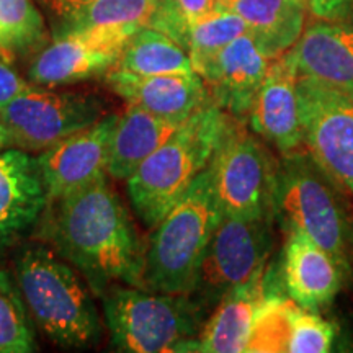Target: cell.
Here are the masks:
<instances>
[{
	"label": "cell",
	"mask_w": 353,
	"mask_h": 353,
	"mask_svg": "<svg viewBox=\"0 0 353 353\" xmlns=\"http://www.w3.org/2000/svg\"><path fill=\"white\" fill-rule=\"evenodd\" d=\"M38 226L41 241L77 268L95 296L120 283L139 286L144 247L107 175L48 203Z\"/></svg>",
	"instance_id": "cell-1"
},
{
	"label": "cell",
	"mask_w": 353,
	"mask_h": 353,
	"mask_svg": "<svg viewBox=\"0 0 353 353\" xmlns=\"http://www.w3.org/2000/svg\"><path fill=\"white\" fill-rule=\"evenodd\" d=\"M13 276L44 337L69 350L99 345L103 327L94 291L52 247L41 242L21 245L13 259Z\"/></svg>",
	"instance_id": "cell-2"
},
{
	"label": "cell",
	"mask_w": 353,
	"mask_h": 353,
	"mask_svg": "<svg viewBox=\"0 0 353 353\" xmlns=\"http://www.w3.org/2000/svg\"><path fill=\"white\" fill-rule=\"evenodd\" d=\"M231 114L208 99L126 180L138 218L154 228L210 165Z\"/></svg>",
	"instance_id": "cell-3"
},
{
	"label": "cell",
	"mask_w": 353,
	"mask_h": 353,
	"mask_svg": "<svg viewBox=\"0 0 353 353\" xmlns=\"http://www.w3.org/2000/svg\"><path fill=\"white\" fill-rule=\"evenodd\" d=\"M206 167L176 205L154 226L143 249L139 288L190 294L198 267L223 219Z\"/></svg>",
	"instance_id": "cell-4"
},
{
	"label": "cell",
	"mask_w": 353,
	"mask_h": 353,
	"mask_svg": "<svg viewBox=\"0 0 353 353\" xmlns=\"http://www.w3.org/2000/svg\"><path fill=\"white\" fill-rule=\"evenodd\" d=\"M273 218L288 231L306 234L342 265L353 268V223L342 187L307 151L281 156L278 162Z\"/></svg>",
	"instance_id": "cell-5"
},
{
	"label": "cell",
	"mask_w": 353,
	"mask_h": 353,
	"mask_svg": "<svg viewBox=\"0 0 353 353\" xmlns=\"http://www.w3.org/2000/svg\"><path fill=\"white\" fill-rule=\"evenodd\" d=\"M112 347L126 353L198 352L206 309L192 294L117 285L101 296Z\"/></svg>",
	"instance_id": "cell-6"
},
{
	"label": "cell",
	"mask_w": 353,
	"mask_h": 353,
	"mask_svg": "<svg viewBox=\"0 0 353 353\" xmlns=\"http://www.w3.org/2000/svg\"><path fill=\"white\" fill-rule=\"evenodd\" d=\"M208 169L223 214L273 216L278 161L249 131L247 120L229 117Z\"/></svg>",
	"instance_id": "cell-7"
},
{
	"label": "cell",
	"mask_w": 353,
	"mask_h": 353,
	"mask_svg": "<svg viewBox=\"0 0 353 353\" xmlns=\"http://www.w3.org/2000/svg\"><path fill=\"white\" fill-rule=\"evenodd\" d=\"M273 216H223L206 247L190 293L206 311L229 291L267 270L273 247Z\"/></svg>",
	"instance_id": "cell-8"
},
{
	"label": "cell",
	"mask_w": 353,
	"mask_h": 353,
	"mask_svg": "<svg viewBox=\"0 0 353 353\" xmlns=\"http://www.w3.org/2000/svg\"><path fill=\"white\" fill-rule=\"evenodd\" d=\"M105 117L99 97L81 92H51L33 85L0 107V120L13 145L26 152H41Z\"/></svg>",
	"instance_id": "cell-9"
},
{
	"label": "cell",
	"mask_w": 353,
	"mask_h": 353,
	"mask_svg": "<svg viewBox=\"0 0 353 353\" xmlns=\"http://www.w3.org/2000/svg\"><path fill=\"white\" fill-rule=\"evenodd\" d=\"M303 145L353 196V100L299 74Z\"/></svg>",
	"instance_id": "cell-10"
},
{
	"label": "cell",
	"mask_w": 353,
	"mask_h": 353,
	"mask_svg": "<svg viewBox=\"0 0 353 353\" xmlns=\"http://www.w3.org/2000/svg\"><path fill=\"white\" fill-rule=\"evenodd\" d=\"M118 114H105L94 125L57 141L41 151V169L48 203L77 192L107 175L110 141Z\"/></svg>",
	"instance_id": "cell-11"
},
{
	"label": "cell",
	"mask_w": 353,
	"mask_h": 353,
	"mask_svg": "<svg viewBox=\"0 0 353 353\" xmlns=\"http://www.w3.org/2000/svg\"><path fill=\"white\" fill-rule=\"evenodd\" d=\"M299 69L293 51L272 59L247 123L255 134L270 143L281 156L303 145L298 95Z\"/></svg>",
	"instance_id": "cell-12"
},
{
	"label": "cell",
	"mask_w": 353,
	"mask_h": 353,
	"mask_svg": "<svg viewBox=\"0 0 353 353\" xmlns=\"http://www.w3.org/2000/svg\"><path fill=\"white\" fill-rule=\"evenodd\" d=\"M48 206L38 157L23 149H0V255L19 244Z\"/></svg>",
	"instance_id": "cell-13"
},
{
	"label": "cell",
	"mask_w": 353,
	"mask_h": 353,
	"mask_svg": "<svg viewBox=\"0 0 353 353\" xmlns=\"http://www.w3.org/2000/svg\"><path fill=\"white\" fill-rule=\"evenodd\" d=\"M270 63L254 38L244 33L223 48L198 74L206 83L211 101L231 117L247 120Z\"/></svg>",
	"instance_id": "cell-14"
},
{
	"label": "cell",
	"mask_w": 353,
	"mask_h": 353,
	"mask_svg": "<svg viewBox=\"0 0 353 353\" xmlns=\"http://www.w3.org/2000/svg\"><path fill=\"white\" fill-rule=\"evenodd\" d=\"M281 250L278 285L298 306L319 311L334 301L347 280L341 263L299 231H288Z\"/></svg>",
	"instance_id": "cell-15"
},
{
	"label": "cell",
	"mask_w": 353,
	"mask_h": 353,
	"mask_svg": "<svg viewBox=\"0 0 353 353\" xmlns=\"http://www.w3.org/2000/svg\"><path fill=\"white\" fill-rule=\"evenodd\" d=\"M105 82L110 90L128 105H134L175 123H183L210 99L205 81L195 70L138 76L112 69L105 76Z\"/></svg>",
	"instance_id": "cell-16"
},
{
	"label": "cell",
	"mask_w": 353,
	"mask_h": 353,
	"mask_svg": "<svg viewBox=\"0 0 353 353\" xmlns=\"http://www.w3.org/2000/svg\"><path fill=\"white\" fill-rule=\"evenodd\" d=\"M299 74L353 100V21L321 20L309 25L291 48Z\"/></svg>",
	"instance_id": "cell-17"
},
{
	"label": "cell",
	"mask_w": 353,
	"mask_h": 353,
	"mask_svg": "<svg viewBox=\"0 0 353 353\" xmlns=\"http://www.w3.org/2000/svg\"><path fill=\"white\" fill-rule=\"evenodd\" d=\"M120 54L92 43L82 34L52 38L38 51L30 64L28 79L33 85L61 87L107 76Z\"/></svg>",
	"instance_id": "cell-18"
},
{
	"label": "cell",
	"mask_w": 353,
	"mask_h": 353,
	"mask_svg": "<svg viewBox=\"0 0 353 353\" xmlns=\"http://www.w3.org/2000/svg\"><path fill=\"white\" fill-rule=\"evenodd\" d=\"M268 288V267L257 276L224 294L203 324L198 352L242 353L249 343L255 314Z\"/></svg>",
	"instance_id": "cell-19"
},
{
	"label": "cell",
	"mask_w": 353,
	"mask_h": 353,
	"mask_svg": "<svg viewBox=\"0 0 353 353\" xmlns=\"http://www.w3.org/2000/svg\"><path fill=\"white\" fill-rule=\"evenodd\" d=\"M157 0H94L52 30V38L81 33L100 46L121 52L141 28L149 26Z\"/></svg>",
	"instance_id": "cell-20"
},
{
	"label": "cell",
	"mask_w": 353,
	"mask_h": 353,
	"mask_svg": "<svg viewBox=\"0 0 353 353\" xmlns=\"http://www.w3.org/2000/svg\"><path fill=\"white\" fill-rule=\"evenodd\" d=\"M216 6L239 15L247 33L270 59L291 50L303 33L306 7L299 0H216Z\"/></svg>",
	"instance_id": "cell-21"
},
{
	"label": "cell",
	"mask_w": 353,
	"mask_h": 353,
	"mask_svg": "<svg viewBox=\"0 0 353 353\" xmlns=\"http://www.w3.org/2000/svg\"><path fill=\"white\" fill-rule=\"evenodd\" d=\"M180 125L182 123L165 120L134 105H128L126 112L118 114L110 141L107 175L117 180L130 179Z\"/></svg>",
	"instance_id": "cell-22"
},
{
	"label": "cell",
	"mask_w": 353,
	"mask_h": 353,
	"mask_svg": "<svg viewBox=\"0 0 353 353\" xmlns=\"http://www.w3.org/2000/svg\"><path fill=\"white\" fill-rule=\"evenodd\" d=\"M113 69L138 76L193 72L188 51L175 39L151 26H144L134 33Z\"/></svg>",
	"instance_id": "cell-23"
},
{
	"label": "cell",
	"mask_w": 353,
	"mask_h": 353,
	"mask_svg": "<svg viewBox=\"0 0 353 353\" xmlns=\"http://www.w3.org/2000/svg\"><path fill=\"white\" fill-rule=\"evenodd\" d=\"M296 303L273 283V273L268 270V288L257 314L245 352L249 353H280L288 352V342L298 309Z\"/></svg>",
	"instance_id": "cell-24"
},
{
	"label": "cell",
	"mask_w": 353,
	"mask_h": 353,
	"mask_svg": "<svg viewBox=\"0 0 353 353\" xmlns=\"http://www.w3.org/2000/svg\"><path fill=\"white\" fill-rule=\"evenodd\" d=\"M46 43V25L33 0H0V54L7 63L41 51Z\"/></svg>",
	"instance_id": "cell-25"
},
{
	"label": "cell",
	"mask_w": 353,
	"mask_h": 353,
	"mask_svg": "<svg viewBox=\"0 0 353 353\" xmlns=\"http://www.w3.org/2000/svg\"><path fill=\"white\" fill-rule=\"evenodd\" d=\"M34 324L15 276L0 268V353L37 352Z\"/></svg>",
	"instance_id": "cell-26"
},
{
	"label": "cell",
	"mask_w": 353,
	"mask_h": 353,
	"mask_svg": "<svg viewBox=\"0 0 353 353\" xmlns=\"http://www.w3.org/2000/svg\"><path fill=\"white\" fill-rule=\"evenodd\" d=\"M247 33L244 20L236 13L216 10L192 26L188 33L187 51L192 59L193 70L198 74L203 65L226 48L237 37Z\"/></svg>",
	"instance_id": "cell-27"
},
{
	"label": "cell",
	"mask_w": 353,
	"mask_h": 353,
	"mask_svg": "<svg viewBox=\"0 0 353 353\" xmlns=\"http://www.w3.org/2000/svg\"><path fill=\"white\" fill-rule=\"evenodd\" d=\"M216 10V0H157L149 26L165 33L187 50L192 26Z\"/></svg>",
	"instance_id": "cell-28"
},
{
	"label": "cell",
	"mask_w": 353,
	"mask_h": 353,
	"mask_svg": "<svg viewBox=\"0 0 353 353\" xmlns=\"http://www.w3.org/2000/svg\"><path fill=\"white\" fill-rule=\"evenodd\" d=\"M337 329L317 311L299 307L294 316L288 353H325L332 350Z\"/></svg>",
	"instance_id": "cell-29"
},
{
	"label": "cell",
	"mask_w": 353,
	"mask_h": 353,
	"mask_svg": "<svg viewBox=\"0 0 353 353\" xmlns=\"http://www.w3.org/2000/svg\"><path fill=\"white\" fill-rule=\"evenodd\" d=\"M51 21V28L56 30L65 23L74 13L88 6L94 0H37Z\"/></svg>",
	"instance_id": "cell-30"
},
{
	"label": "cell",
	"mask_w": 353,
	"mask_h": 353,
	"mask_svg": "<svg viewBox=\"0 0 353 353\" xmlns=\"http://www.w3.org/2000/svg\"><path fill=\"white\" fill-rule=\"evenodd\" d=\"M33 87L32 82H26L23 77H20L12 68H8L7 63L0 61V107L7 105L17 97L28 92Z\"/></svg>",
	"instance_id": "cell-31"
},
{
	"label": "cell",
	"mask_w": 353,
	"mask_h": 353,
	"mask_svg": "<svg viewBox=\"0 0 353 353\" xmlns=\"http://www.w3.org/2000/svg\"><path fill=\"white\" fill-rule=\"evenodd\" d=\"M309 10L321 20H348L353 15V0H312Z\"/></svg>",
	"instance_id": "cell-32"
},
{
	"label": "cell",
	"mask_w": 353,
	"mask_h": 353,
	"mask_svg": "<svg viewBox=\"0 0 353 353\" xmlns=\"http://www.w3.org/2000/svg\"><path fill=\"white\" fill-rule=\"evenodd\" d=\"M13 145V141H12V136L8 130L3 125L2 120H0V149H6V148H12Z\"/></svg>",
	"instance_id": "cell-33"
},
{
	"label": "cell",
	"mask_w": 353,
	"mask_h": 353,
	"mask_svg": "<svg viewBox=\"0 0 353 353\" xmlns=\"http://www.w3.org/2000/svg\"><path fill=\"white\" fill-rule=\"evenodd\" d=\"M299 2H301L304 7H309V6H311V2H312V0H299Z\"/></svg>",
	"instance_id": "cell-34"
}]
</instances>
